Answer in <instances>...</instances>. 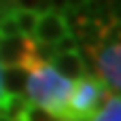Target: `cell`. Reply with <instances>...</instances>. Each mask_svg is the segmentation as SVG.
<instances>
[{"label":"cell","instance_id":"1","mask_svg":"<svg viewBox=\"0 0 121 121\" xmlns=\"http://www.w3.org/2000/svg\"><path fill=\"white\" fill-rule=\"evenodd\" d=\"M74 83L60 76L52 65H40L27 74L25 81V99L36 108H43L58 121H69V96Z\"/></svg>","mask_w":121,"mask_h":121},{"label":"cell","instance_id":"2","mask_svg":"<svg viewBox=\"0 0 121 121\" xmlns=\"http://www.w3.org/2000/svg\"><path fill=\"white\" fill-rule=\"evenodd\" d=\"M112 96L105 83H101L96 76L85 74L83 78H78L72 87V96H69V121H90L108 103V99Z\"/></svg>","mask_w":121,"mask_h":121},{"label":"cell","instance_id":"3","mask_svg":"<svg viewBox=\"0 0 121 121\" xmlns=\"http://www.w3.org/2000/svg\"><path fill=\"white\" fill-rule=\"evenodd\" d=\"M94 69L101 83L105 81L108 87L121 90V43L101 45L94 52Z\"/></svg>","mask_w":121,"mask_h":121},{"label":"cell","instance_id":"4","mask_svg":"<svg viewBox=\"0 0 121 121\" xmlns=\"http://www.w3.org/2000/svg\"><path fill=\"white\" fill-rule=\"evenodd\" d=\"M34 38L27 36H11L0 38V67H22L31 56Z\"/></svg>","mask_w":121,"mask_h":121},{"label":"cell","instance_id":"5","mask_svg":"<svg viewBox=\"0 0 121 121\" xmlns=\"http://www.w3.org/2000/svg\"><path fill=\"white\" fill-rule=\"evenodd\" d=\"M67 36V25L65 18L60 13L47 11L43 16H38V25L34 31V40L36 43H45V45H56L60 38Z\"/></svg>","mask_w":121,"mask_h":121},{"label":"cell","instance_id":"6","mask_svg":"<svg viewBox=\"0 0 121 121\" xmlns=\"http://www.w3.org/2000/svg\"><path fill=\"white\" fill-rule=\"evenodd\" d=\"M52 67L56 69L60 76H65L67 81H78L87 72L81 56H78V52H74V54H56L54 60H52Z\"/></svg>","mask_w":121,"mask_h":121},{"label":"cell","instance_id":"7","mask_svg":"<svg viewBox=\"0 0 121 121\" xmlns=\"http://www.w3.org/2000/svg\"><path fill=\"white\" fill-rule=\"evenodd\" d=\"M27 72L22 67H2V90L4 94H22L25 92Z\"/></svg>","mask_w":121,"mask_h":121},{"label":"cell","instance_id":"8","mask_svg":"<svg viewBox=\"0 0 121 121\" xmlns=\"http://www.w3.org/2000/svg\"><path fill=\"white\" fill-rule=\"evenodd\" d=\"M27 105L29 103H27V99L22 94H7L2 99V103H0V114H4L11 121H20V117L27 110Z\"/></svg>","mask_w":121,"mask_h":121},{"label":"cell","instance_id":"9","mask_svg":"<svg viewBox=\"0 0 121 121\" xmlns=\"http://www.w3.org/2000/svg\"><path fill=\"white\" fill-rule=\"evenodd\" d=\"M9 16L13 18L20 36H27V38H34V31H36V25H38V13L34 11H20V9H11Z\"/></svg>","mask_w":121,"mask_h":121},{"label":"cell","instance_id":"10","mask_svg":"<svg viewBox=\"0 0 121 121\" xmlns=\"http://www.w3.org/2000/svg\"><path fill=\"white\" fill-rule=\"evenodd\" d=\"M90 121H121V94H112Z\"/></svg>","mask_w":121,"mask_h":121},{"label":"cell","instance_id":"11","mask_svg":"<svg viewBox=\"0 0 121 121\" xmlns=\"http://www.w3.org/2000/svg\"><path fill=\"white\" fill-rule=\"evenodd\" d=\"M20 121H58L54 119L49 112H45L43 108H36V105H27L25 114L20 117Z\"/></svg>","mask_w":121,"mask_h":121},{"label":"cell","instance_id":"12","mask_svg":"<svg viewBox=\"0 0 121 121\" xmlns=\"http://www.w3.org/2000/svg\"><path fill=\"white\" fill-rule=\"evenodd\" d=\"M54 47H56V54H74V52H78V40L74 38L72 34H67L65 38H60Z\"/></svg>","mask_w":121,"mask_h":121},{"label":"cell","instance_id":"13","mask_svg":"<svg viewBox=\"0 0 121 121\" xmlns=\"http://www.w3.org/2000/svg\"><path fill=\"white\" fill-rule=\"evenodd\" d=\"M4 90H2V67H0V103H2V99H4Z\"/></svg>","mask_w":121,"mask_h":121},{"label":"cell","instance_id":"14","mask_svg":"<svg viewBox=\"0 0 121 121\" xmlns=\"http://www.w3.org/2000/svg\"><path fill=\"white\" fill-rule=\"evenodd\" d=\"M0 121H11V119H7L4 114H0Z\"/></svg>","mask_w":121,"mask_h":121}]
</instances>
